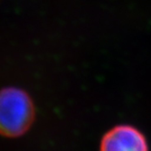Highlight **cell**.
Segmentation results:
<instances>
[{
    "label": "cell",
    "instance_id": "obj_2",
    "mask_svg": "<svg viewBox=\"0 0 151 151\" xmlns=\"http://www.w3.org/2000/svg\"><path fill=\"white\" fill-rule=\"evenodd\" d=\"M100 151H148V146L138 129L132 126L119 125L104 135Z\"/></svg>",
    "mask_w": 151,
    "mask_h": 151
},
{
    "label": "cell",
    "instance_id": "obj_1",
    "mask_svg": "<svg viewBox=\"0 0 151 151\" xmlns=\"http://www.w3.org/2000/svg\"><path fill=\"white\" fill-rule=\"evenodd\" d=\"M35 117L30 96L17 88H6L0 98V128L3 136L17 137L25 134Z\"/></svg>",
    "mask_w": 151,
    "mask_h": 151
}]
</instances>
